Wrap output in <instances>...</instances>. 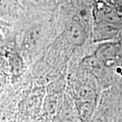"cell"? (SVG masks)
<instances>
[{
	"instance_id": "cell-1",
	"label": "cell",
	"mask_w": 122,
	"mask_h": 122,
	"mask_svg": "<svg viewBox=\"0 0 122 122\" xmlns=\"http://www.w3.org/2000/svg\"><path fill=\"white\" fill-rule=\"evenodd\" d=\"M87 27L79 20H73L66 26L65 36L70 44L74 46H81L87 39Z\"/></svg>"
},
{
	"instance_id": "cell-2",
	"label": "cell",
	"mask_w": 122,
	"mask_h": 122,
	"mask_svg": "<svg viewBox=\"0 0 122 122\" xmlns=\"http://www.w3.org/2000/svg\"><path fill=\"white\" fill-rule=\"evenodd\" d=\"M115 49L113 44L105 43L101 44L95 52L94 56L106 66L111 65L115 61Z\"/></svg>"
},
{
	"instance_id": "cell-3",
	"label": "cell",
	"mask_w": 122,
	"mask_h": 122,
	"mask_svg": "<svg viewBox=\"0 0 122 122\" xmlns=\"http://www.w3.org/2000/svg\"><path fill=\"white\" fill-rule=\"evenodd\" d=\"M83 65L92 73H102L103 67L106 66L100 61L95 56H89L83 60Z\"/></svg>"
},
{
	"instance_id": "cell-4",
	"label": "cell",
	"mask_w": 122,
	"mask_h": 122,
	"mask_svg": "<svg viewBox=\"0 0 122 122\" xmlns=\"http://www.w3.org/2000/svg\"><path fill=\"white\" fill-rule=\"evenodd\" d=\"M92 122H107V121L105 120V117L101 114H98L97 115H96V117H94V118L92 119Z\"/></svg>"
}]
</instances>
